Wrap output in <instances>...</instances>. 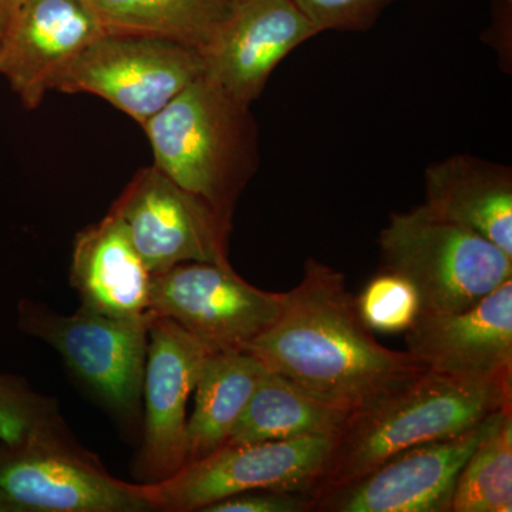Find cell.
<instances>
[{"mask_svg": "<svg viewBox=\"0 0 512 512\" xmlns=\"http://www.w3.org/2000/svg\"><path fill=\"white\" fill-rule=\"evenodd\" d=\"M262 365L320 402L352 413L426 372L377 342L342 272L309 258L281 313L249 345Z\"/></svg>", "mask_w": 512, "mask_h": 512, "instance_id": "cell-1", "label": "cell"}, {"mask_svg": "<svg viewBox=\"0 0 512 512\" xmlns=\"http://www.w3.org/2000/svg\"><path fill=\"white\" fill-rule=\"evenodd\" d=\"M512 404V377H470L426 370L349 414L313 497L359 480L407 448L448 439Z\"/></svg>", "mask_w": 512, "mask_h": 512, "instance_id": "cell-2", "label": "cell"}, {"mask_svg": "<svg viewBox=\"0 0 512 512\" xmlns=\"http://www.w3.org/2000/svg\"><path fill=\"white\" fill-rule=\"evenodd\" d=\"M141 127L158 170L232 221L259 164L251 106L200 76Z\"/></svg>", "mask_w": 512, "mask_h": 512, "instance_id": "cell-3", "label": "cell"}, {"mask_svg": "<svg viewBox=\"0 0 512 512\" xmlns=\"http://www.w3.org/2000/svg\"><path fill=\"white\" fill-rule=\"evenodd\" d=\"M379 245L383 269L414 286L420 313L466 311L512 279V256L424 204L390 215Z\"/></svg>", "mask_w": 512, "mask_h": 512, "instance_id": "cell-4", "label": "cell"}, {"mask_svg": "<svg viewBox=\"0 0 512 512\" xmlns=\"http://www.w3.org/2000/svg\"><path fill=\"white\" fill-rule=\"evenodd\" d=\"M333 436H303L222 446L174 476L141 484L154 511L191 512L252 490L312 494L328 461Z\"/></svg>", "mask_w": 512, "mask_h": 512, "instance_id": "cell-5", "label": "cell"}, {"mask_svg": "<svg viewBox=\"0 0 512 512\" xmlns=\"http://www.w3.org/2000/svg\"><path fill=\"white\" fill-rule=\"evenodd\" d=\"M202 73L197 47L107 32L57 77L53 90L101 97L143 126Z\"/></svg>", "mask_w": 512, "mask_h": 512, "instance_id": "cell-6", "label": "cell"}, {"mask_svg": "<svg viewBox=\"0 0 512 512\" xmlns=\"http://www.w3.org/2000/svg\"><path fill=\"white\" fill-rule=\"evenodd\" d=\"M156 315L116 319L83 311L59 315L42 303L22 301L18 326L46 342L74 375L114 412L136 413L143 396L148 332Z\"/></svg>", "mask_w": 512, "mask_h": 512, "instance_id": "cell-7", "label": "cell"}, {"mask_svg": "<svg viewBox=\"0 0 512 512\" xmlns=\"http://www.w3.org/2000/svg\"><path fill=\"white\" fill-rule=\"evenodd\" d=\"M284 303L285 292L248 284L231 264L185 262L151 276L150 311L173 320L210 353L247 352Z\"/></svg>", "mask_w": 512, "mask_h": 512, "instance_id": "cell-8", "label": "cell"}, {"mask_svg": "<svg viewBox=\"0 0 512 512\" xmlns=\"http://www.w3.org/2000/svg\"><path fill=\"white\" fill-rule=\"evenodd\" d=\"M146 511L141 484L111 477L74 441L0 447V512Z\"/></svg>", "mask_w": 512, "mask_h": 512, "instance_id": "cell-9", "label": "cell"}, {"mask_svg": "<svg viewBox=\"0 0 512 512\" xmlns=\"http://www.w3.org/2000/svg\"><path fill=\"white\" fill-rule=\"evenodd\" d=\"M111 211L123 221L151 276L185 262L229 264L232 221L154 164L136 174Z\"/></svg>", "mask_w": 512, "mask_h": 512, "instance_id": "cell-10", "label": "cell"}, {"mask_svg": "<svg viewBox=\"0 0 512 512\" xmlns=\"http://www.w3.org/2000/svg\"><path fill=\"white\" fill-rule=\"evenodd\" d=\"M501 412L457 436L407 448L359 480L319 497L315 512H451L461 470Z\"/></svg>", "mask_w": 512, "mask_h": 512, "instance_id": "cell-11", "label": "cell"}, {"mask_svg": "<svg viewBox=\"0 0 512 512\" xmlns=\"http://www.w3.org/2000/svg\"><path fill=\"white\" fill-rule=\"evenodd\" d=\"M318 35L293 0H229L225 15L200 49L202 76L251 106L279 63Z\"/></svg>", "mask_w": 512, "mask_h": 512, "instance_id": "cell-12", "label": "cell"}, {"mask_svg": "<svg viewBox=\"0 0 512 512\" xmlns=\"http://www.w3.org/2000/svg\"><path fill=\"white\" fill-rule=\"evenodd\" d=\"M208 353L173 320L156 316L151 323L143 380L146 423L138 460L144 484L174 476L187 464V403Z\"/></svg>", "mask_w": 512, "mask_h": 512, "instance_id": "cell-13", "label": "cell"}, {"mask_svg": "<svg viewBox=\"0 0 512 512\" xmlns=\"http://www.w3.org/2000/svg\"><path fill=\"white\" fill-rule=\"evenodd\" d=\"M104 33L86 0H28L0 32V76L26 109H37L57 77Z\"/></svg>", "mask_w": 512, "mask_h": 512, "instance_id": "cell-14", "label": "cell"}, {"mask_svg": "<svg viewBox=\"0 0 512 512\" xmlns=\"http://www.w3.org/2000/svg\"><path fill=\"white\" fill-rule=\"evenodd\" d=\"M406 346L427 370L512 377V279L466 311L420 313Z\"/></svg>", "mask_w": 512, "mask_h": 512, "instance_id": "cell-15", "label": "cell"}, {"mask_svg": "<svg viewBox=\"0 0 512 512\" xmlns=\"http://www.w3.org/2000/svg\"><path fill=\"white\" fill-rule=\"evenodd\" d=\"M70 284L83 311L136 319L150 311L151 274L116 212L83 229L74 241Z\"/></svg>", "mask_w": 512, "mask_h": 512, "instance_id": "cell-16", "label": "cell"}, {"mask_svg": "<svg viewBox=\"0 0 512 512\" xmlns=\"http://www.w3.org/2000/svg\"><path fill=\"white\" fill-rule=\"evenodd\" d=\"M424 205L512 256V171L468 154L430 164Z\"/></svg>", "mask_w": 512, "mask_h": 512, "instance_id": "cell-17", "label": "cell"}, {"mask_svg": "<svg viewBox=\"0 0 512 512\" xmlns=\"http://www.w3.org/2000/svg\"><path fill=\"white\" fill-rule=\"evenodd\" d=\"M265 372L252 353H208L195 384L194 412L187 421V464L224 446Z\"/></svg>", "mask_w": 512, "mask_h": 512, "instance_id": "cell-18", "label": "cell"}, {"mask_svg": "<svg viewBox=\"0 0 512 512\" xmlns=\"http://www.w3.org/2000/svg\"><path fill=\"white\" fill-rule=\"evenodd\" d=\"M349 414L320 402L284 377L266 369L224 446H244L303 436H335Z\"/></svg>", "mask_w": 512, "mask_h": 512, "instance_id": "cell-19", "label": "cell"}, {"mask_svg": "<svg viewBox=\"0 0 512 512\" xmlns=\"http://www.w3.org/2000/svg\"><path fill=\"white\" fill-rule=\"evenodd\" d=\"M109 33L173 40L201 49L229 0H86Z\"/></svg>", "mask_w": 512, "mask_h": 512, "instance_id": "cell-20", "label": "cell"}, {"mask_svg": "<svg viewBox=\"0 0 512 512\" xmlns=\"http://www.w3.org/2000/svg\"><path fill=\"white\" fill-rule=\"evenodd\" d=\"M512 511V404L468 457L451 512Z\"/></svg>", "mask_w": 512, "mask_h": 512, "instance_id": "cell-21", "label": "cell"}, {"mask_svg": "<svg viewBox=\"0 0 512 512\" xmlns=\"http://www.w3.org/2000/svg\"><path fill=\"white\" fill-rule=\"evenodd\" d=\"M0 441L8 446L73 441L56 403L0 370Z\"/></svg>", "mask_w": 512, "mask_h": 512, "instance_id": "cell-22", "label": "cell"}, {"mask_svg": "<svg viewBox=\"0 0 512 512\" xmlns=\"http://www.w3.org/2000/svg\"><path fill=\"white\" fill-rule=\"evenodd\" d=\"M356 303L367 328L380 333H406L421 311L414 286L387 269L367 282Z\"/></svg>", "mask_w": 512, "mask_h": 512, "instance_id": "cell-23", "label": "cell"}, {"mask_svg": "<svg viewBox=\"0 0 512 512\" xmlns=\"http://www.w3.org/2000/svg\"><path fill=\"white\" fill-rule=\"evenodd\" d=\"M319 33L373 28L392 0H293Z\"/></svg>", "mask_w": 512, "mask_h": 512, "instance_id": "cell-24", "label": "cell"}, {"mask_svg": "<svg viewBox=\"0 0 512 512\" xmlns=\"http://www.w3.org/2000/svg\"><path fill=\"white\" fill-rule=\"evenodd\" d=\"M312 494L301 491L252 490L208 505L201 512H315Z\"/></svg>", "mask_w": 512, "mask_h": 512, "instance_id": "cell-25", "label": "cell"}, {"mask_svg": "<svg viewBox=\"0 0 512 512\" xmlns=\"http://www.w3.org/2000/svg\"><path fill=\"white\" fill-rule=\"evenodd\" d=\"M28 0H0V32L8 26L10 19Z\"/></svg>", "mask_w": 512, "mask_h": 512, "instance_id": "cell-26", "label": "cell"}, {"mask_svg": "<svg viewBox=\"0 0 512 512\" xmlns=\"http://www.w3.org/2000/svg\"><path fill=\"white\" fill-rule=\"evenodd\" d=\"M508 3H511V0H508Z\"/></svg>", "mask_w": 512, "mask_h": 512, "instance_id": "cell-27", "label": "cell"}]
</instances>
